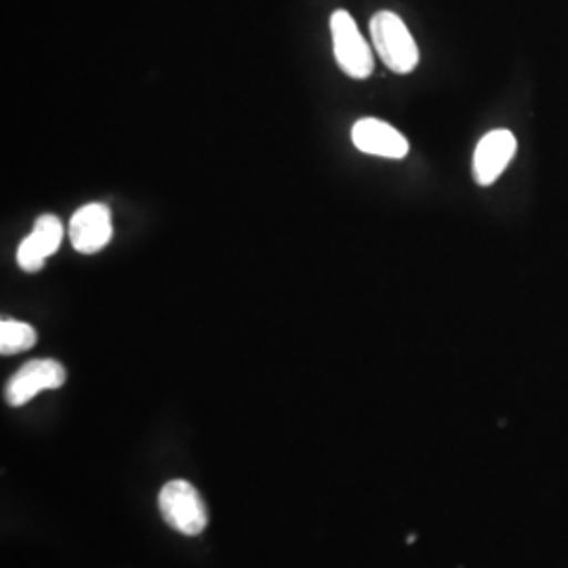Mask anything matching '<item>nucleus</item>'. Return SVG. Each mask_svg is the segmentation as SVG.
I'll return each mask as SVG.
<instances>
[{"label": "nucleus", "mask_w": 568, "mask_h": 568, "mask_svg": "<svg viewBox=\"0 0 568 568\" xmlns=\"http://www.w3.org/2000/svg\"><path fill=\"white\" fill-rule=\"evenodd\" d=\"M371 41L379 60L396 74H410L419 65V49L405 21L392 11H379L371 20Z\"/></svg>", "instance_id": "1"}, {"label": "nucleus", "mask_w": 568, "mask_h": 568, "mask_svg": "<svg viewBox=\"0 0 568 568\" xmlns=\"http://www.w3.org/2000/svg\"><path fill=\"white\" fill-rule=\"evenodd\" d=\"M331 39L335 61L345 77L354 81H365L373 74L375 60L371 47L363 39L354 18L345 9H337L331 16Z\"/></svg>", "instance_id": "2"}, {"label": "nucleus", "mask_w": 568, "mask_h": 568, "mask_svg": "<svg viewBox=\"0 0 568 568\" xmlns=\"http://www.w3.org/2000/svg\"><path fill=\"white\" fill-rule=\"evenodd\" d=\"M518 150V142L508 129L487 133L474 152V180L478 185H490L501 178Z\"/></svg>", "instance_id": "7"}, {"label": "nucleus", "mask_w": 568, "mask_h": 568, "mask_svg": "<svg viewBox=\"0 0 568 568\" xmlns=\"http://www.w3.org/2000/svg\"><path fill=\"white\" fill-rule=\"evenodd\" d=\"M63 241V224L60 217L44 213L37 222L32 232L21 241L18 248V265L28 274H37L44 267V262L60 251Z\"/></svg>", "instance_id": "6"}, {"label": "nucleus", "mask_w": 568, "mask_h": 568, "mask_svg": "<svg viewBox=\"0 0 568 568\" xmlns=\"http://www.w3.org/2000/svg\"><path fill=\"white\" fill-rule=\"evenodd\" d=\"M65 384V368L58 361H30L9 379L4 398L11 406L28 405L44 389H60Z\"/></svg>", "instance_id": "5"}, {"label": "nucleus", "mask_w": 568, "mask_h": 568, "mask_svg": "<svg viewBox=\"0 0 568 568\" xmlns=\"http://www.w3.org/2000/svg\"><path fill=\"white\" fill-rule=\"evenodd\" d=\"M68 236L74 251L82 255L100 253L114 236L110 209L102 203L84 204L72 215L68 225Z\"/></svg>", "instance_id": "4"}, {"label": "nucleus", "mask_w": 568, "mask_h": 568, "mask_svg": "<svg viewBox=\"0 0 568 568\" xmlns=\"http://www.w3.org/2000/svg\"><path fill=\"white\" fill-rule=\"evenodd\" d=\"M37 344V331L28 323H20L13 318H4L0 323V352L4 356L20 354Z\"/></svg>", "instance_id": "9"}, {"label": "nucleus", "mask_w": 568, "mask_h": 568, "mask_svg": "<svg viewBox=\"0 0 568 568\" xmlns=\"http://www.w3.org/2000/svg\"><path fill=\"white\" fill-rule=\"evenodd\" d=\"M159 508L166 525L185 537L201 535L209 523L201 493L185 480H171L164 485L159 495Z\"/></svg>", "instance_id": "3"}, {"label": "nucleus", "mask_w": 568, "mask_h": 568, "mask_svg": "<svg viewBox=\"0 0 568 568\" xmlns=\"http://www.w3.org/2000/svg\"><path fill=\"white\" fill-rule=\"evenodd\" d=\"M352 143L356 150L382 156L389 161H400L408 154V140L405 135L379 119H363L352 126Z\"/></svg>", "instance_id": "8"}]
</instances>
